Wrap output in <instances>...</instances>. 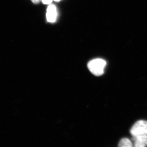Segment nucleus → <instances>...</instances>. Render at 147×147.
Here are the masks:
<instances>
[{
  "label": "nucleus",
  "mask_w": 147,
  "mask_h": 147,
  "mask_svg": "<svg viewBox=\"0 0 147 147\" xmlns=\"http://www.w3.org/2000/svg\"><path fill=\"white\" fill-rule=\"evenodd\" d=\"M106 65V61L101 59H96L89 62L88 67L93 74L95 76H99L104 73Z\"/></svg>",
  "instance_id": "f257e3e1"
},
{
  "label": "nucleus",
  "mask_w": 147,
  "mask_h": 147,
  "mask_svg": "<svg viewBox=\"0 0 147 147\" xmlns=\"http://www.w3.org/2000/svg\"><path fill=\"white\" fill-rule=\"evenodd\" d=\"M31 1L34 3L37 4L40 2L41 0H31Z\"/></svg>",
  "instance_id": "0eeeda50"
},
{
  "label": "nucleus",
  "mask_w": 147,
  "mask_h": 147,
  "mask_svg": "<svg viewBox=\"0 0 147 147\" xmlns=\"http://www.w3.org/2000/svg\"><path fill=\"white\" fill-rule=\"evenodd\" d=\"M57 10L56 6L50 4L47 7L46 18L48 22L54 23L56 21L57 17Z\"/></svg>",
  "instance_id": "7ed1b4c3"
},
{
  "label": "nucleus",
  "mask_w": 147,
  "mask_h": 147,
  "mask_svg": "<svg viewBox=\"0 0 147 147\" xmlns=\"http://www.w3.org/2000/svg\"><path fill=\"white\" fill-rule=\"evenodd\" d=\"M130 133L133 136L147 135V121L140 120L137 121L131 127Z\"/></svg>",
  "instance_id": "f03ea898"
},
{
  "label": "nucleus",
  "mask_w": 147,
  "mask_h": 147,
  "mask_svg": "<svg viewBox=\"0 0 147 147\" xmlns=\"http://www.w3.org/2000/svg\"><path fill=\"white\" fill-rule=\"evenodd\" d=\"M54 1H55L56 2H59V1H60L61 0H54Z\"/></svg>",
  "instance_id": "6e6552de"
},
{
  "label": "nucleus",
  "mask_w": 147,
  "mask_h": 147,
  "mask_svg": "<svg viewBox=\"0 0 147 147\" xmlns=\"http://www.w3.org/2000/svg\"><path fill=\"white\" fill-rule=\"evenodd\" d=\"M53 0H41L44 4H50L52 3Z\"/></svg>",
  "instance_id": "423d86ee"
},
{
  "label": "nucleus",
  "mask_w": 147,
  "mask_h": 147,
  "mask_svg": "<svg viewBox=\"0 0 147 147\" xmlns=\"http://www.w3.org/2000/svg\"><path fill=\"white\" fill-rule=\"evenodd\" d=\"M132 140L134 142L135 147H145L147 146V135H139L133 136Z\"/></svg>",
  "instance_id": "20e7f679"
},
{
  "label": "nucleus",
  "mask_w": 147,
  "mask_h": 147,
  "mask_svg": "<svg viewBox=\"0 0 147 147\" xmlns=\"http://www.w3.org/2000/svg\"><path fill=\"white\" fill-rule=\"evenodd\" d=\"M118 146L120 147H131L133 146V145L129 139L127 138H123L120 141Z\"/></svg>",
  "instance_id": "39448f33"
}]
</instances>
